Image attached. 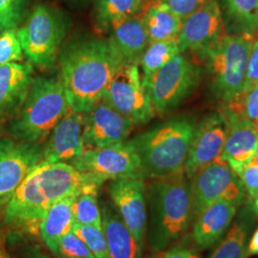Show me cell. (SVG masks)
Wrapping results in <instances>:
<instances>
[{"mask_svg": "<svg viewBox=\"0 0 258 258\" xmlns=\"http://www.w3.org/2000/svg\"><path fill=\"white\" fill-rule=\"evenodd\" d=\"M72 211L75 223L102 228V212L97 194L85 192L75 197Z\"/></svg>", "mask_w": 258, "mask_h": 258, "instance_id": "f546056e", "label": "cell"}, {"mask_svg": "<svg viewBox=\"0 0 258 258\" xmlns=\"http://www.w3.org/2000/svg\"><path fill=\"white\" fill-rule=\"evenodd\" d=\"M239 177L245 192L251 202L258 195V161L253 158L235 172Z\"/></svg>", "mask_w": 258, "mask_h": 258, "instance_id": "e575fe53", "label": "cell"}, {"mask_svg": "<svg viewBox=\"0 0 258 258\" xmlns=\"http://www.w3.org/2000/svg\"><path fill=\"white\" fill-rule=\"evenodd\" d=\"M28 0H0L1 31L17 28L25 16Z\"/></svg>", "mask_w": 258, "mask_h": 258, "instance_id": "d6a6232c", "label": "cell"}, {"mask_svg": "<svg viewBox=\"0 0 258 258\" xmlns=\"http://www.w3.org/2000/svg\"><path fill=\"white\" fill-rule=\"evenodd\" d=\"M56 253L65 258H95L85 243L73 231L60 239Z\"/></svg>", "mask_w": 258, "mask_h": 258, "instance_id": "836d02e7", "label": "cell"}, {"mask_svg": "<svg viewBox=\"0 0 258 258\" xmlns=\"http://www.w3.org/2000/svg\"><path fill=\"white\" fill-rule=\"evenodd\" d=\"M59 64L70 108L84 113L102 100L113 76L124 63L109 39L90 38L64 49Z\"/></svg>", "mask_w": 258, "mask_h": 258, "instance_id": "7a4b0ae2", "label": "cell"}, {"mask_svg": "<svg viewBox=\"0 0 258 258\" xmlns=\"http://www.w3.org/2000/svg\"><path fill=\"white\" fill-rule=\"evenodd\" d=\"M75 197H68L53 204L39 222L38 235L47 248L55 253L60 239L73 231L75 219L72 204Z\"/></svg>", "mask_w": 258, "mask_h": 258, "instance_id": "cb8c5ba5", "label": "cell"}, {"mask_svg": "<svg viewBox=\"0 0 258 258\" xmlns=\"http://www.w3.org/2000/svg\"><path fill=\"white\" fill-rule=\"evenodd\" d=\"M84 151L83 113L70 108L49 135L43 147V161L71 163Z\"/></svg>", "mask_w": 258, "mask_h": 258, "instance_id": "e0dca14e", "label": "cell"}, {"mask_svg": "<svg viewBox=\"0 0 258 258\" xmlns=\"http://www.w3.org/2000/svg\"><path fill=\"white\" fill-rule=\"evenodd\" d=\"M67 29L68 20L60 11L46 4L36 6L23 26L18 30L29 62L41 69L52 68Z\"/></svg>", "mask_w": 258, "mask_h": 258, "instance_id": "8992f818", "label": "cell"}, {"mask_svg": "<svg viewBox=\"0 0 258 258\" xmlns=\"http://www.w3.org/2000/svg\"><path fill=\"white\" fill-rule=\"evenodd\" d=\"M0 258H10L9 254H8L6 248H5L4 241H3V238L1 237V235H0Z\"/></svg>", "mask_w": 258, "mask_h": 258, "instance_id": "60d3db41", "label": "cell"}, {"mask_svg": "<svg viewBox=\"0 0 258 258\" xmlns=\"http://www.w3.org/2000/svg\"><path fill=\"white\" fill-rule=\"evenodd\" d=\"M24 53L19 40L17 28L0 32V67L12 62H21Z\"/></svg>", "mask_w": 258, "mask_h": 258, "instance_id": "1f68e13d", "label": "cell"}, {"mask_svg": "<svg viewBox=\"0 0 258 258\" xmlns=\"http://www.w3.org/2000/svg\"><path fill=\"white\" fill-rule=\"evenodd\" d=\"M42 161L41 144L0 139V199L13 194Z\"/></svg>", "mask_w": 258, "mask_h": 258, "instance_id": "5bb4252c", "label": "cell"}, {"mask_svg": "<svg viewBox=\"0 0 258 258\" xmlns=\"http://www.w3.org/2000/svg\"><path fill=\"white\" fill-rule=\"evenodd\" d=\"M248 233L249 227L245 222L233 223L209 258H245Z\"/></svg>", "mask_w": 258, "mask_h": 258, "instance_id": "83f0119b", "label": "cell"}, {"mask_svg": "<svg viewBox=\"0 0 258 258\" xmlns=\"http://www.w3.org/2000/svg\"><path fill=\"white\" fill-rule=\"evenodd\" d=\"M135 123L103 98L83 113L85 150L120 144L128 138Z\"/></svg>", "mask_w": 258, "mask_h": 258, "instance_id": "4fadbf2b", "label": "cell"}, {"mask_svg": "<svg viewBox=\"0 0 258 258\" xmlns=\"http://www.w3.org/2000/svg\"><path fill=\"white\" fill-rule=\"evenodd\" d=\"M109 40L124 64L139 65L149 40L140 16L119 19L109 27Z\"/></svg>", "mask_w": 258, "mask_h": 258, "instance_id": "7402d4cb", "label": "cell"}, {"mask_svg": "<svg viewBox=\"0 0 258 258\" xmlns=\"http://www.w3.org/2000/svg\"><path fill=\"white\" fill-rule=\"evenodd\" d=\"M103 99L135 124L147 123L156 114L143 83L139 65L120 66Z\"/></svg>", "mask_w": 258, "mask_h": 258, "instance_id": "8fae6325", "label": "cell"}, {"mask_svg": "<svg viewBox=\"0 0 258 258\" xmlns=\"http://www.w3.org/2000/svg\"><path fill=\"white\" fill-rule=\"evenodd\" d=\"M257 33H258V19H257Z\"/></svg>", "mask_w": 258, "mask_h": 258, "instance_id": "f6af8a7d", "label": "cell"}, {"mask_svg": "<svg viewBox=\"0 0 258 258\" xmlns=\"http://www.w3.org/2000/svg\"><path fill=\"white\" fill-rule=\"evenodd\" d=\"M258 84V39H254L249 52L246 79L242 90Z\"/></svg>", "mask_w": 258, "mask_h": 258, "instance_id": "8d00e7d4", "label": "cell"}, {"mask_svg": "<svg viewBox=\"0 0 258 258\" xmlns=\"http://www.w3.org/2000/svg\"><path fill=\"white\" fill-rule=\"evenodd\" d=\"M165 258H201L196 250L183 246H177L165 251Z\"/></svg>", "mask_w": 258, "mask_h": 258, "instance_id": "74e56055", "label": "cell"}, {"mask_svg": "<svg viewBox=\"0 0 258 258\" xmlns=\"http://www.w3.org/2000/svg\"><path fill=\"white\" fill-rule=\"evenodd\" d=\"M254 158H255V159L258 161V143L257 147H256V150H255V155H254Z\"/></svg>", "mask_w": 258, "mask_h": 258, "instance_id": "ee69618b", "label": "cell"}, {"mask_svg": "<svg viewBox=\"0 0 258 258\" xmlns=\"http://www.w3.org/2000/svg\"><path fill=\"white\" fill-rule=\"evenodd\" d=\"M0 32H1V28H0Z\"/></svg>", "mask_w": 258, "mask_h": 258, "instance_id": "bcb514c9", "label": "cell"}, {"mask_svg": "<svg viewBox=\"0 0 258 258\" xmlns=\"http://www.w3.org/2000/svg\"><path fill=\"white\" fill-rule=\"evenodd\" d=\"M229 121V131L220 160L226 162L234 173L254 155L258 143V128L231 111L223 108Z\"/></svg>", "mask_w": 258, "mask_h": 258, "instance_id": "ac0fdd59", "label": "cell"}, {"mask_svg": "<svg viewBox=\"0 0 258 258\" xmlns=\"http://www.w3.org/2000/svg\"><path fill=\"white\" fill-rule=\"evenodd\" d=\"M236 212L237 207L225 200L209 206L194 220L192 237L196 246L207 249L220 242L231 228Z\"/></svg>", "mask_w": 258, "mask_h": 258, "instance_id": "ffe728a7", "label": "cell"}, {"mask_svg": "<svg viewBox=\"0 0 258 258\" xmlns=\"http://www.w3.org/2000/svg\"><path fill=\"white\" fill-rule=\"evenodd\" d=\"M161 4L174 13L180 19H184L201 9L211 0H158Z\"/></svg>", "mask_w": 258, "mask_h": 258, "instance_id": "d590c367", "label": "cell"}, {"mask_svg": "<svg viewBox=\"0 0 258 258\" xmlns=\"http://www.w3.org/2000/svg\"><path fill=\"white\" fill-rule=\"evenodd\" d=\"M146 186L143 179L113 180L108 186L114 207L142 245L146 238L148 222Z\"/></svg>", "mask_w": 258, "mask_h": 258, "instance_id": "2e32d148", "label": "cell"}, {"mask_svg": "<svg viewBox=\"0 0 258 258\" xmlns=\"http://www.w3.org/2000/svg\"><path fill=\"white\" fill-rule=\"evenodd\" d=\"M225 37V21L217 0H211L201 9L183 19L178 36L181 53L189 51L205 58Z\"/></svg>", "mask_w": 258, "mask_h": 258, "instance_id": "7c38bea8", "label": "cell"}, {"mask_svg": "<svg viewBox=\"0 0 258 258\" xmlns=\"http://www.w3.org/2000/svg\"><path fill=\"white\" fill-rule=\"evenodd\" d=\"M10 257V256H9ZM18 258H50L47 255L46 252L43 251L37 245H27L21 249Z\"/></svg>", "mask_w": 258, "mask_h": 258, "instance_id": "f35d334b", "label": "cell"}, {"mask_svg": "<svg viewBox=\"0 0 258 258\" xmlns=\"http://www.w3.org/2000/svg\"><path fill=\"white\" fill-rule=\"evenodd\" d=\"M184 173L153 179L146 186L149 246L162 251L175 243L192 220L190 185Z\"/></svg>", "mask_w": 258, "mask_h": 258, "instance_id": "3957f363", "label": "cell"}, {"mask_svg": "<svg viewBox=\"0 0 258 258\" xmlns=\"http://www.w3.org/2000/svg\"><path fill=\"white\" fill-rule=\"evenodd\" d=\"M148 258H165V250L162 251H157L156 254Z\"/></svg>", "mask_w": 258, "mask_h": 258, "instance_id": "7bdbcfd3", "label": "cell"}, {"mask_svg": "<svg viewBox=\"0 0 258 258\" xmlns=\"http://www.w3.org/2000/svg\"><path fill=\"white\" fill-rule=\"evenodd\" d=\"M253 40L248 34L225 36L205 57L212 92L224 102L231 101L243 89Z\"/></svg>", "mask_w": 258, "mask_h": 258, "instance_id": "52a82bcc", "label": "cell"}, {"mask_svg": "<svg viewBox=\"0 0 258 258\" xmlns=\"http://www.w3.org/2000/svg\"><path fill=\"white\" fill-rule=\"evenodd\" d=\"M228 23L241 34L257 33L258 0H222Z\"/></svg>", "mask_w": 258, "mask_h": 258, "instance_id": "d4e9b609", "label": "cell"}, {"mask_svg": "<svg viewBox=\"0 0 258 258\" xmlns=\"http://www.w3.org/2000/svg\"><path fill=\"white\" fill-rule=\"evenodd\" d=\"M200 68L183 55H177L143 83L155 113L163 115L180 105L200 81Z\"/></svg>", "mask_w": 258, "mask_h": 258, "instance_id": "ba28073f", "label": "cell"}, {"mask_svg": "<svg viewBox=\"0 0 258 258\" xmlns=\"http://www.w3.org/2000/svg\"><path fill=\"white\" fill-rule=\"evenodd\" d=\"M33 81L31 63L12 62L0 67V116L19 113Z\"/></svg>", "mask_w": 258, "mask_h": 258, "instance_id": "d6986e66", "label": "cell"}, {"mask_svg": "<svg viewBox=\"0 0 258 258\" xmlns=\"http://www.w3.org/2000/svg\"><path fill=\"white\" fill-rule=\"evenodd\" d=\"M73 231L83 240L95 258H108V249L102 228L75 223Z\"/></svg>", "mask_w": 258, "mask_h": 258, "instance_id": "4dcf8cb0", "label": "cell"}, {"mask_svg": "<svg viewBox=\"0 0 258 258\" xmlns=\"http://www.w3.org/2000/svg\"><path fill=\"white\" fill-rule=\"evenodd\" d=\"M145 2L146 0H96V22L102 30H107L119 19L139 15Z\"/></svg>", "mask_w": 258, "mask_h": 258, "instance_id": "484cf974", "label": "cell"}, {"mask_svg": "<svg viewBox=\"0 0 258 258\" xmlns=\"http://www.w3.org/2000/svg\"><path fill=\"white\" fill-rule=\"evenodd\" d=\"M69 109L60 74L37 77L10 132L17 140L41 144Z\"/></svg>", "mask_w": 258, "mask_h": 258, "instance_id": "5b68a950", "label": "cell"}, {"mask_svg": "<svg viewBox=\"0 0 258 258\" xmlns=\"http://www.w3.org/2000/svg\"><path fill=\"white\" fill-rule=\"evenodd\" d=\"M100 207L108 258H142L143 245L122 221L114 205L102 202Z\"/></svg>", "mask_w": 258, "mask_h": 258, "instance_id": "44dd1931", "label": "cell"}, {"mask_svg": "<svg viewBox=\"0 0 258 258\" xmlns=\"http://www.w3.org/2000/svg\"><path fill=\"white\" fill-rule=\"evenodd\" d=\"M181 54L178 38L150 42L142 55L139 65L142 68V80H146L163 66Z\"/></svg>", "mask_w": 258, "mask_h": 258, "instance_id": "4316f807", "label": "cell"}, {"mask_svg": "<svg viewBox=\"0 0 258 258\" xmlns=\"http://www.w3.org/2000/svg\"><path fill=\"white\" fill-rule=\"evenodd\" d=\"M252 255H258V227L252 233L248 245L245 249V258H249Z\"/></svg>", "mask_w": 258, "mask_h": 258, "instance_id": "ab89813d", "label": "cell"}, {"mask_svg": "<svg viewBox=\"0 0 258 258\" xmlns=\"http://www.w3.org/2000/svg\"><path fill=\"white\" fill-rule=\"evenodd\" d=\"M190 179L192 220L218 200L238 208L245 199L246 192L239 177L220 159L199 169Z\"/></svg>", "mask_w": 258, "mask_h": 258, "instance_id": "9c48e42d", "label": "cell"}, {"mask_svg": "<svg viewBox=\"0 0 258 258\" xmlns=\"http://www.w3.org/2000/svg\"><path fill=\"white\" fill-rule=\"evenodd\" d=\"M250 209H251L252 213L258 217V195L255 197V199H253V200L251 201Z\"/></svg>", "mask_w": 258, "mask_h": 258, "instance_id": "b9f144b4", "label": "cell"}, {"mask_svg": "<svg viewBox=\"0 0 258 258\" xmlns=\"http://www.w3.org/2000/svg\"><path fill=\"white\" fill-rule=\"evenodd\" d=\"M228 131L229 121L223 111L212 113L195 127L184 165V175L187 179L220 158Z\"/></svg>", "mask_w": 258, "mask_h": 258, "instance_id": "9a60e30c", "label": "cell"}, {"mask_svg": "<svg viewBox=\"0 0 258 258\" xmlns=\"http://www.w3.org/2000/svg\"><path fill=\"white\" fill-rule=\"evenodd\" d=\"M195 125L186 118L166 120L129 141L138 154L145 178L184 173Z\"/></svg>", "mask_w": 258, "mask_h": 258, "instance_id": "277c9868", "label": "cell"}, {"mask_svg": "<svg viewBox=\"0 0 258 258\" xmlns=\"http://www.w3.org/2000/svg\"><path fill=\"white\" fill-rule=\"evenodd\" d=\"M102 183L67 163L38 164L10 195L5 220L33 235H38L43 214L55 202L85 192L98 194Z\"/></svg>", "mask_w": 258, "mask_h": 258, "instance_id": "6da1fadb", "label": "cell"}, {"mask_svg": "<svg viewBox=\"0 0 258 258\" xmlns=\"http://www.w3.org/2000/svg\"><path fill=\"white\" fill-rule=\"evenodd\" d=\"M69 164L102 184L107 180L146 179L138 154L129 141L109 147L86 149Z\"/></svg>", "mask_w": 258, "mask_h": 258, "instance_id": "30bf717a", "label": "cell"}, {"mask_svg": "<svg viewBox=\"0 0 258 258\" xmlns=\"http://www.w3.org/2000/svg\"><path fill=\"white\" fill-rule=\"evenodd\" d=\"M150 42L178 38L183 19L158 0H146L139 14Z\"/></svg>", "mask_w": 258, "mask_h": 258, "instance_id": "603a6c76", "label": "cell"}, {"mask_svg": "<svg viewBox=\"0 0 258 258\" xmlns=\"http://www.w3.org/2000/svg\"><path fill=\"white\" fill-rule=\"evenodd\" d=\"M224 108L248 120L258 128V84L242 90L231 101L225 102Z\"/></svg>", "mask_w": 258, "mask_h": 258, "instance_id": "f1b7e54d", "label": "cell"}]
</instances>
